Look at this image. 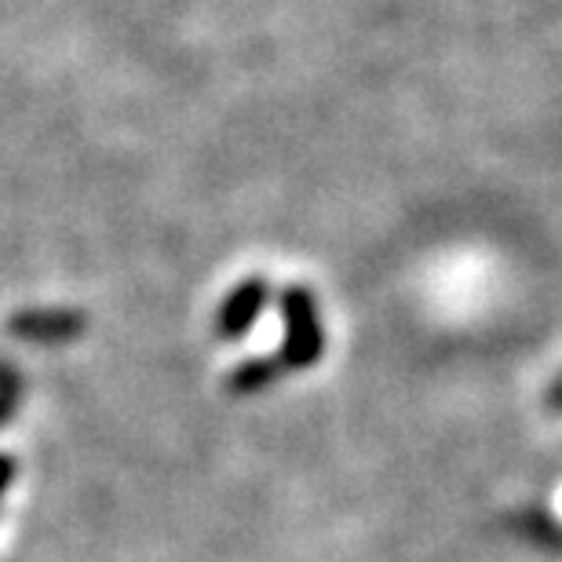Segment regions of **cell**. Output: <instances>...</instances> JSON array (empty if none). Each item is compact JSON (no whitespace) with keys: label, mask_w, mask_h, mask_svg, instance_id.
<instances>
[{"label":"cell","mask_w":562,"mask_h":562,"mask_svg":"<svg viewBox=\"0 0 562 562\" xmlns=\"http://www.w3.org/2000/svg\"><path fill=\"white\" fill-rule=\"evenodd\" d=\"M271 300V285L263 278H245L238 289L223 300V307L216 314V336L220 340H238L252 329V322L260 318V311Z\"/></svg>","instance_id":"cell-3"},{"label":"cell","mask_w":562,"mask_h":562,"mask_svg":"<svg viewBox=\"0 0 562 562\" xmlns=\"http://www.w3.org/2000/svg\"><path fill=\"white\" fill-rule=\"evenodd\" d=\"M88 318L81 311H59V307H30V311H15L8 318V333L15 340H30V344H70L77 336H85Z\"/></svg>","instance_id":"cell-2"},{"label":"cell","mask_w":562,"mask_h":562,"mask_svg":"<svg viewBox=\"0 0 562 562\" xmlns=\"http://www.w3.org/2000/svg\"><path fill=\"white\" fill-rule=\"evenodd\" d=\"M548 406H552V409H559V413H562V376L555 380L552 387H548Z\"/></svg>","instance_id":"cell-7"},{"label":"cell","mask_w":562,"mask_h":562,"mask_svg":"<svg viewBox=\"0 0 562 562\" xmlns=\"http://www.w3.org/2000/svg\"><path fill=\"white\" fill-rule=\"evenodd\" d=\"M11 479H15V460H11L8 453H0V497L8 493Z\"/></svg>","instance_id":"cell-6"},{"label":"cell","mask_w":562,"mask_h":562,"mask_svg":"<svg viewBox=\"0 0 562 562\" xmlns=\"http://www.w3.org/2000/svg\"><path fill=\"white\" fill-rule=\"evenodd\" d=\"M281 369H285L281 358H252V362L238 366L227 376V391L231 395H256V391H263L267 384H274Z\"/></svg>","instance_id":"cell-4"},{"label":"cell","mask_w":562,"mask_h":562,"mask_svg":"<svg viewBox=\"0 0 562 562\" xmlns=\"http://www.w3.org/2000/svg\"><path fill=\"white\" fill-rule=\"evenodd\" d=\"M22 398V376L15 366H8L4 358H0V424H8L15 417V406Z\"/></svg>","instance_id":"cell-5"},{"label":"cell","mask_w":562,"mask_h":562,"mask_svg":"<svg viewBox=\"0 0 562 562\" xmlns=\"http://www.w3.org/2000/svg\"><path fill=\"white\" fill-rule=\"evenodd\" d=\"M281 366L292 373L314 369L325 355V329L318 318V303H314L307 285H289L281 292Z\"/></svg>","instance_id":"cell-1"}]
</instances>
